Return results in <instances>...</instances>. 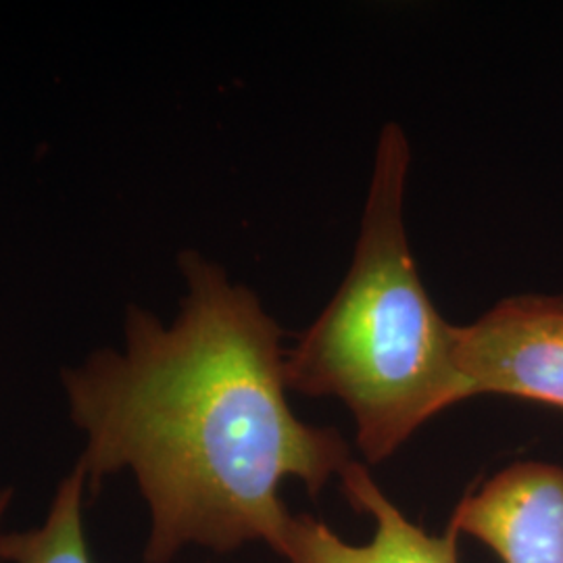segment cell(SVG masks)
<instances>
[{"mask_svg": "<svg viewBox=\"0 0 563 563\" xmlns=\"http://www.w3.org/2000/svg\"><path fill=\"white\" fill-rule=\"evenodd\" d=\"M178 265L174 322L128 305L121 346L60 372L84 437L78 465L92 493L132 472L148 505L146 563H169L190 544L280 551L292 520L280 484L297 478L318 497L353 462L349 444L292 413L282 328L260 297L197 251Z\"/></svg>", "mask_w": 563, "mask_h": 563, "instance_id": "6da1fadb", "label": "cell"}, {"mask_svg": "<svg viewBox=\"0 0 563 563\" xmlns=\"http://www.w3.org/2000/svg\"><path fill=\"white\" fill-rule=\"evenodd\" d=\"M409 159L401 125L386 123L349 274L284 355L288 390L344 402L369 463L388 460L420 426L465 399L457 325L430 301L407 241Z\"/></svg>", "mask_w": 563, "mask_h": 563, "instance_id": "7a4b0ae2", "label": "cell"}, {"mask_svg": "<svg viewBox=\"0 0 563 563\" xmlns=\"http://www.w3.org/2000/svg\"><path fill=\"white\" fill-rule=\"evenodd\" d=\"M463 397L504 395L563 411V292L504 299L455 328Z\"/></svg>", "mask_w": 563, "mask_h": 563, "instance_id": "3957f363", "label": "cell"}, {"mask_svg": "<svg viewBox=\"0 0 563 563\" xmlns=\"http://www.w3.org/2000/svg\"><path fill=\"white\" fill-rule=\"evenodd\" d=\"M457 534L488 544L504 563H563V470L514 463L457 505Z\"/></svg>", "mask_w": 563, "mask_h": 563, "instance_id": "277c9868", "label": "cell"}, {"mask_svg": "<svg viewBox=\"0 0 563 563\" xmlns=\"http://www.w3.org/2000/svg\"><path fill=\"white\" fill-rule=\"evenodd\" d=\"M344 495L357 511L376 520L372 543H344L328 526L309 516H292L280 553L286 563H457V532L430 537L409 522L362 463L351 462L341 474Z\"/></svg>", "mask_w": 563, "mask_h": 563, "instance_id": "5b68a950", "label": "cell"}, {"mask_svg": "<svg viewBox=\"0 0 563 563\" xmlns=\"http://www.w3.org/2000/svg\"><path fill=\"white\" fill-rule=\"evenodd\" d=\"M86 488V474L76 463L57 486L41 526L2 534L0 562L92 563L84 530Z\"/></svg>", "mask_w": 563, "mask_h": 563, "instance_id": "8992f818", "label": "cell"}, {"mask_svg": "<svg viewBox=\"0 0 563 563\" xmlns=\"http://www.w3.org/2000/svg\"><path fill=\"white\" fill-rule=\"evenodd\" d=\"M13 501V488H0V541H2V522H4V516H7V509Z\"/></svg>", "mask_w": 563, "mask_h": 563, "instance_id": "52a82bcc", "label": "cell"}]
</instances>
